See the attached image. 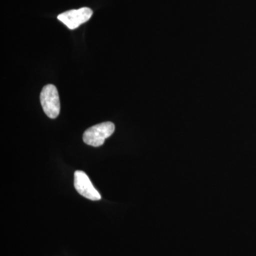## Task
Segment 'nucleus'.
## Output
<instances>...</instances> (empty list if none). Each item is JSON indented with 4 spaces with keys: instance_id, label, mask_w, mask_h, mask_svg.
Returning a JSON list of instances; mask_svg holds the SVG:
<instances>
[{
    "instance_id": "obj_3",
    "label": "nucleus",
    "mask_w": 256,
    "mask_h": 256,
    "mask_svg": "<svg viewBox=\"0 0 256 256\" xmlns=\"http://www.w3.org/2000/svg\"><path fill=\"white\" fill-rule=\"evenodd\" d=\"M92 15V10L88 8L72 10L60 14L58 20L70 30H76L80 25L88 21Z\"/></svg>"
},
{
    "instance_id": "obj_2",
    "label": "nucleus",
    "mask_w": 256,
    "mask_h": 256,
    "mask_svg": "<svg viewBox=\"0 0 256 256\" xmlns=\"http://www.w3.org/2000/svg\"><path fill=\"white\" fill-rule=\"evenodd\" d=\"M40 101L43 110L48 118L55 119L60 114V96L56 87L52 84L45 86L40 94Z\"/></svg>"
},
{
    "instance_id": "obj_4",
    "label": "nucleus",
    "mask_w": 256,
    "mask_h": 256,
    "mask_svg": "<svg viewBox=\"0 0 256 256\" xmlns=\"http://www.w3.org/2000/svg\"><path fill=\"white\" fill-rule=\"evenodd\" d=\"M74 186L76 190L86 197L88 200L92 201L100 200V193L96 190L88 175L84 172L78 170L74 173Z\"/></svg>"
},
{
    "instance_id": "obj_1",
    "label": "nucleus",
    "mask_w": 256,
    "mask_h": 256,
    "mask_svg": "<svg viewBox=\"0 0 256 256\" xmlns=\"http://www.w3.org/2000/svg\"><path fill=\"white\" fill-rule=\"evenodd\" d=\"M114 131V124L112 122H102L86 130L82 136V140L86 144L97 148L102 146L106 140L110 137Z\"/></svg>"
}]
</instances>
